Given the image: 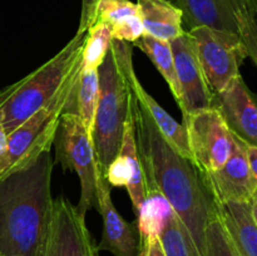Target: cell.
<instances>
[{
	"mask_svg": "<svg viewBox=\"0 0 257 256\" xmlns=\"http://www.w3.org/2000/svg\"><path fill=\"white\" fill-rule=\"evenodd\" d=\"M203 256H240L231 242L218 215L213 217L206 227Z\"/></svg>",
	"mask_w": 257,
	"mask_h": 256,
	"instance_id": "d4e9b609",
	"label": "cell"
},
{
	"mask_svg": "<svg viewBox=\"0 0 257 256\" xmlns=\"http://www.w3.org/2000/svg\"><path fill=\"white\" fill-rule=\"evenodd\" d=\"M132 110L146 192L148 188H158L165 195L203 256L206 227L218 215V203L211 192L205 173L192 160L178 153L166 141L135 94Z\"/></svg>",
	"mask_w": 257,
	"mask_h": 256,
	"instance_id": "6da1fadb",
	"label": "cell"
},
{
	"mask_svg": "<svg viewBox=\"0 0 257 256\" xmlns=\"http://www.w3.org/2000/svg\"><path fill=\"white\" fill-rule=\"evenodd\" d=\"M39 256H99L85 217L67 198L53 200Z\"/></svg>",
	"mask_w": 257,
	"mask_h": 256,
	"instance_id": "9c48e42d",
	"label": "cell"
},
{
	"mask_svg": "<svg viewBox=\"0 0 257 256\" xmlns=\"http://www.w3.org/2000/svg\"><path fill=\"white\" fill-rule=\"evenodd\" d=\"M133 44L135 47L140 48L150 58L151 62L155 64V67L157 68V70L170 87L171 93L175 97L177 104H180V87H178L177 77H176L175 59H173L171 43L153 38L148 34H143Z\"/></svg>",
	"mask_w": 257,
	"mask_h": 256,
	"instance_id": "44dd1931",
	"label": "cell"
},
{
	"mask_svg": "<svg viewBox=\"0 0 257 256\" xmlns=\"http://www.w3.org/2000/svg\"><path fill=\"white\" fill-rule=\"evenodd\" d=\"M98 0H82V14L77 33H87L94 19V10Z\"/></svg>",
	"mask_w": 257,
	"mask_h": 256,
	"instance_id": "4316f807",
	"label": "cell"
},
{
	"mask_svg": "<svg viewBox=\"0 0 257 256\" xmlns=\"http://www.w3.org/2000/svg\"><path fill=\"white\" fill-rule=\"evenodd\" d=\"M218 216L238 255L257 256V223L252 202H221L218 203Z\"/></svg>",
	"mask_w": 257,
	"mask_h": 256,
	"instance_id": "2e32d148",
	"label": "cell"
},
{
	"mask_svg": "<svg viewBox=\"0 0 257 256\" xmlns=\"http://www.w3.org/2000/svg\"><path fill=\"white\" fill-rule=\"evenodd\" d=\"M97 210L103 220L102 240L98 250L109 251L114 256H141L142 241L136 223L127 222L115 208L107 178L98 171Z\"/></svg>",
	"mask_w": 257,
	"mask_h": 256,
	"instance_id": "7c38bea8",
	"label": "cell"
},
{
	"mask_svg": "<svg viewBox=\"0 0 257 256\" xmlns=\"http://www.w3.org/2000/svg\"><path fill=\"white\" fill-rule=\"evenodd\" d=\"M247 157L253 177V183H255V193H253L252 202H257V147L247 146Z\"/></svg>",
	"mask_w": 257,
	"mask_h": 256,
	"instance_id": "f1b7e54d",
	"label": "cell"
},
{
	"mask_svg": "<svg viewBox=\"0 0 257 256\" xmlns=\"http://www.w3.org/2000/svg\"><path fill=\"white\" fill-rule=\"evenodd\" d=\"M145 34L173 42L185 33L182 10L170 0H137Z\"/></svg>",
	"mask_w": 257,
	"mask_h": 256,
	"instance_id": "ac0fdd59",
	"label": "cell"
},
{
	"mask_svg": "<svg viewBox=\"0 0 257 256\" xmlns=\"http://www.w3.org/2000/svg\"><path fill=\"white\" fill-rule=\"evenodd\" d=\"M175 59L176 77L180 87V104L183 118L191 113L211 108L212 93L197 57L195 42L187 30L171 42Z\"/></svg>",
	"mask_w": 257,
	"mask_h": 256,
	"instance_id": "30bf717a",
	"label": "cell"
},
{
	"mask_svg": "<svg viewBox=\"0 0 257 256\" xmlns=\"http://www.w3.org/2000/svg\"><path fill=\"white\" fill-rule=\"evenodd\" d=\"M252 211H253V217H255L257 223V202H252Z\"/></svg>",
	"mask_w": 257,
	"mask_h": 256,
	"instance_id": "4dcf8cb0",
	"label": "cell"
},
{
	"mask_svg": "<svg viewBox=\"0 0 257 256\" xmlns=\"http://www.w3.org/2000/svg\"><path fill=\"white\" fill-rule=\"evenodd\" d=\"M87 33H75L60 52L23 79L0 90V119L7 135L53 99L82 60Z\"/></svg>",
	"mask_w": 257,
	"mask_h": 256,
	"instance_id": "277c9868",
	"label": "cell"
},
{
	"mask_svg": "<svg viewBox=\"0 0 257 256\" xmlns=\"http://www.w3.org/2000/svg\"><path fill=\"white\" fill-rule=\"evenodd\" d=\"M141 256H165L158 237H148L142 241V255Z\"/></svg>",
	"mask_w": 257,
	"mask_h": 256,
	"instance_id": "83f0119b",
	"label": "cell"
},
{
	"mask_svg": "<svg viewBox=\"0 0 257 256\" xmlns=\"http://www.w3.org/2000/svg\"><path fill=\"white\" fill-rule=\"evenodd\" d=\"M165 256H202L192 235L173 211L158 235Z\"/></svg>",
	"mask_w": 257,
	"mask_h": 256,
	"instance_id": "603a6c76",
	"label": "cell"
},
{
	"mask_svg": "<svg viewBox=\"0 0 257 256\" xmlns=\"http://www.w3.org/2000/svg\"><path fill=\"white\" fill-rule=\"evenodd\" d=\"M132 45L113 40L104 62L98 68L99 97L92 142L99 172L105 177L108 166L118 155L123 130L132 102L130 72L133 67Z\"/></svg>",
	"mask_w": 257,
	"mask_h": 256,
	"instance_id": "3957f363",
	"label": "cell"
},
{
	"mask_svg": "<svg viewBox=\"0 0 257 256\" xmlns=\"http://www.w3.org/2000/svg\"><path fill=\"white\" fill-rule=\"evenodd\" d=\"M130 82H131V89H132L133 94L137 98L138 102L141 103L143 108L147 110L148 114L151 115L153 122L156 123L160 132L162 133L163 137L166 138L168 143L181 153L185 157L190 158L193 161L192 155H191L190 147H188L187 141V133H186L183 124H180L172 115L168 114L160 104L157 100L143 88L141 84L140 79H138L137 74L135 72V68H132L130 72Z\"/></svg>",
	"mask_w": 257,
	"mask_h": 256,
	"instance_id": "d6986e66",
	"label": "cell"
},
{
	"mask_svg": "<svg viewBox=\"0 0 257 256\" xmlns=\"http://www.w3.org/2000/svg\"><path fill=\"white\" fill-rule=\"evenodd\" d=\"M53 167L44 152L0 178V256H39L53 205Z\"/></svg>",
	"mask_w": 257,
	"mask_h": 256,
	"instance_id": "7a4b0ae2",
	"label": "cell"
},
{
	"mask_svg": "<svg viewBox=\"0 0 257 256\" xmlns=\"http://www.w3.org/2000/svg\"><path fill=\"white\" fill-rule=\"evenodd\" d=\"M141 255H142V252H141Z\"/></svg>",
	"mask_w": 257,
	"mask_h": 256,
	"instance_id": "836d02e7",
	"label": "cell"
},
{
	"mask_svg": "<svg viewBox=\"0 0 257 256\" xmlns=\"http://www.w3.org/2000/svg\"><path fill=\"white\" fill-rule=\"evenodd\" d=\"M211 108L218 110L233 136L247 146L257 147V97L241 75L212 94Z\"/></svg>",
	"mask_w": 257,
	"mask_h": 256,
	"instance_id": "8fae6325",
	"label": "cell"
},
{
	"mask_svg": "<svg viewBox=\"0 0 257 256\" xmlns=\"http://www.w3.org/2000/svg\"><path fill=\"white\" fill-rule=\"evenodd\" d=\"M79 72L80 63L70 72L48 104L8 135L7 158L0 178L30 165L42 153L50 152L63 113L67 112L74 99Z\"/></svg>",
	"mask_w": 257,
	"mask_h": 256,
	"instance_id": "5b68a950",
	"label": "cell"
},
{
	"mask_svg": "<svg viewBox=\"0 0 257 256\" xmlns=\"http://www.w3.org/2000/svg\"><path fill=\"white\" fill-rule=\"evenodd\" d=\"M238 35L245 48L246 55L252 59L257 68V7L248 5L243 13Z\"/></svg>",
	"mask_w": 257,
	"mask_h": 256,
	"instance_id": "484cf974",
	"label": "cell"
},
{
	"mask_svg": "<svg viewBox=\"0 0 257 256\" xmlns=\"http://www.w3.org/2000/svg\"><path fill=\"white\" fill-rule=\"evenodd\" d=\"M7 151H8V135L4 130L2 119H0V176H2L3 171H4L5 166V158H7Z\"/></svg>",
	"mask_w": 257,
	"mask_h": 256,
	"instance_id": "f546056e",
	"label": "cell"
},
{
	"mask_svg": "<svg viewBox=\"0 0 257 256\" xmlns=\"http://www.w3.org/2000/svg\"><path fill=\"white\" fill-rule=\"evenodd\" d=\"M105 178L109 186L123 187L127 190L132 201L133 212L137 216L146 198V181L136 143V124L132 102L127 120L124 123L120 150L108 166Z\"/></svg>",
	"mask_w": 257,
	"mask_h": 256,
	"instance_id": "4fadbf2b",
	"label": "cell"
},
{
	"mask_svg": "<svg viewBox=\"0 0 257 256\" xmlns=\"http://www.w3.org/2000/svg\"><path fill=\"white\" fill-rule=\"evenodd\" d=\"M107 23L113 39L135 43L145 34L142 18L136 3L131 0H98L93 23Z\"/></svg>",
	"mask_w": 257,
	"mask_h": 256,
	"instance_id": "e0dca14e",
	"label": "cell"
},
{
	"mask_svg": "<svg viewBox=\"0 0 257 256\" xmlns=\"http://www.w3.org/2000/svg\"><path fill=\"white\" fill-rule=\"evenodd\" d=\"M193 162L202 173L220 170L230 158L233 135L215 108L191 113L183 118Z\"/></svg>",
	"mask_w": 257,
	"mask_h": 256,
	"instance_id": "ba28073f",
	"label": "cell"
},
{
	"mask_svg": "<svg viewBox=\"0 0 257 256\" xmlns=\"http://www.w3.org/2000/svg\"><path fill=\"white\" fill-rule=\"evenodd\" d=\"M245 2L251 7H257V0H245Z\"/></svg>",
	"mask_w": 257,
	"mask_h": 256,
	"instance_id": "1f68e13d",
	"label": "cell"
},
{
	"mask_svg": "<svg viewBox=\"0 0 257 256\" xmlns=\"http://www.w3.org/2000/svg\"><path fill=\"white\" fill-rule=\"evenodd\" d=\"M187 32L195 42L211 93L221 92L233 78L240 75L241 63L247 57L240 37L207 27H197Z\"/></svg>",
	"mask_w": 257,
	"mask_h": 256,
	"instance_id": "52a82bcc",
	"label": "cell"
},
{
	"mask_svg": "<svg viewBox=\"0 0 257 256\" xmlns=\"http://www.w3.org/2000/svg\"><path fill=\"white\" fill-rule=\"evenodd\" d=\"M205 176L217 203L252 202L255 183L247 157V145L236 136H233V148L227 162L220 170Z\"/></svg>",
	"mask_w": 257,
	"mask_h": 256,
	"instance_id": "5bb4252c",
	"label": "cell"
},
{
	"mask_svg": "<svg viewBox=\"0 0 257 256\" xmlns=\"http://www.w3.org/2000/svg\"><path fill=\"white\" fill-rule=\"evenodd\" d=\"M172 212V206L165 195L158 188H148L140 212L136 216V226L140 231L141 241L148 237H158Z\"/></svg>",
	"mask_w": 257,
	"mask_h": 256,
	"instance_id": "ffe728a7",
	"label": "cell"
},
{
	"mask_svg": "<svg viewBox=\"0 0 257 256\" xmlns=\"http://www.w3.org/2000/svg\"><path fill=\"white\" fill-rule=\"evenodd\" d=\"M170 2H172V3H173V4H175V0H170Z\"/></svg>",
	"mask_w": 257,
	"mask_h": 256,
	"instance_id": "d6a6232c",
	"label": "cell"
},
{
	"mask_svg": "<svg viewBox=\"0 0 257 256\" xmlns=\"http://www.w3.org/2000/svg\"><path fill=\"white\" fill-rule=\"evenodd\" d=\"M57 158L64 170L77 173L80 182V198L78 211L85 217L90 208L98 206L97 176L98 166L93 148L92 135L85 130L74 109L69 108L63 113L55 136Z\"/></svg>",
	"mask_w": 257,
	"mask_h": 256,
	"instance_id": "8992f818",
	"label": "cell"
},
{
	"mask_svg": "<svg viewBox=\"0 0 257 256\" xmlns=\"http://www.w3.org/2000/svg\"><path fill=\"white\" fill-rule=\"evenodd\" d=\"M98 97H99L98 69H83L80 65L77 89H75V113L90 135L94 127Z\"/></svg>",
	"mask_w": 257,
	"mask_h": 256,
	"instance_id": "7402d4cb",
	"label": "cell"
},
{
	"mask_svg": "<svg viewBox=\"0 0 257 256\" xmlns=\"http://www.w3.org/2000/svg\"><path fill=\"white\" fill-rule=\"evenodd\" d=\"M112 28L107 23L95 22L87 30L82 50L83 69H98L113 44Z\"/></svg>",
	"mask_w": 257,
	"mask_h": 256,
	"instance_id": "cb8c5ba5",
	"label": "cell"
},
{
	"mask_svg": "<svg viewBox=\"0 0 257 256\" xmlns=\"http://www.w3.org/2000/svg\"><path fill=\"white\" fill-rule=\"evenodd\" d=\"M188 30L197 27L238 35L240 22L248 8L245 0H175ZM240 37V35H238Z\"/></svg>",
	"mask_w": 257,
	"mask_h": 256,
	"instance_id": "9a60e30c",
	"label": "cell"
}]
</instances>
